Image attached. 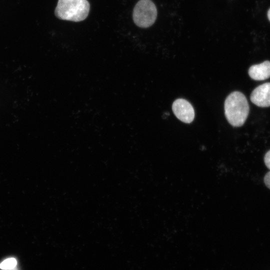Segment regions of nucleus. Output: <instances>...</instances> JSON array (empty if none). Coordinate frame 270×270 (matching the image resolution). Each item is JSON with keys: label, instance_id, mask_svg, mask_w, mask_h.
<instances>
[{"label": "nucleus", "instance_id": "obj_1", "mask_svg": "<svg viewBox=\"0 0 270 270\" xmlns=\"http://www.w3.org/2000/svg\"><path fill=\"white\" fill-rule=\"evenodd\" d=\"M249 110L247 99L241 92H234L225 100V116L228 122L233 126H242L248 118Z\"/></svg>", "mask_w": 270, "mask_h": 270}, {"label": "nucleus", "instance_id": "obj_2", "mask_svg": "<svg viewBox=\"0 0 270 270\" xmlns=\"http://www.w3.org/2000/svg\"><path fill=\"white\" fill-rule=\"evenodd\" d=\"M90 9L87 0H58L54 12L60 20L78 22L86 18Z\"/></svg>", "mask_w": 270, "mask_h": 270}, {"label": "nucleus", "instance_id": "obj_3", "mask_svg": "<svg viewBox=\"0 0 270 270\" xmlns=\"http://www.w3.org/2000/svg\"><path fill=\"white\" fill-rule=\"evenodd\" d=\"M157 17V10L150 0H140L136 4L132 14L134 24L146 28L152 25Z\"/></svg>", "mask_w": 270, "mask_h": 270}, {"label": "nucleus", "instance_id": "obj_4", "mask_svg": "<svg viewBox=\"0 0 270 270\" xmlns=\"http://www.w3.org/2000/svg\"><path fill=\"white\" fill-rule=\"evenodd\" d=\"M172 110L176 117L184 123H190L194 119V109L192 104L184 99L175 100L172 105Z\"/></svg>", "mask_w": 270, "mask_h": 270}, {"label": "nucleus", "instance_id": "obj_5", "mask_svg": "<svg viewBox=\"0 0 270 270\" xmlns=\"http://www.w3.org/2000/svg\"><path fill=\"white\" fill-rule=\"evenodd\" d=\"M251 102L256 106H270V82H266L256 88L250 96Z\"/></svg>", "mask_w": 270, "mask_h": 270}, {"label": "nucleus", "instance_id": "obj_6", "mask_svg": "<svg viewBox=\"0 0 270 270\" xmlns=\"http://www.w3.org/2000/svg\"><path fill=\"white\" fill-rule=\"evenodd\" d=\"M250 76L256 80H263L270 77V62L252 66L248 71Z\"/></svg>", "mask_w": 270, "mask_h": 270}, {"label": "nucleus", "instance_id": "obj_7", "mask_svg": "<svg viewBox=\"0 0 270 270\" xmlns=\"http://www.w3.org/2000/svg\"><path fill=\"white\" fill-rule=\"evenodd\" d=\"M16 265V260L14 258H10L0 264V268L3 270H12L14 268Z\"/></svg>", "mask_w": 270, "mask_h": 270}, {"label": "nucleus", "instance_id": "obj_8", "mask_svg": "<svg viewBox=\"0 0 270 270\" xmlns=\"http://www.w3.org/2000/svg\"><path fill=\"white\" fill-rule=\"evenodd\" d=\"M264 161L266 167L270 170V150L266 154Z\"/></svg>", "mask_w": 270, "mask_h": 270}, {"label": "nucleus", "instance_id": "obj_9", "mask_svg": "<svg viewBox=\"0 0 270 270\" xmlns=\"http://www.w3.org/2000/svg\"><path fill=\"white\" fill-rule=\"evenodd\" d=\"M264 182L266 186L270 189V171L266 174L264 177Z\"/></svg>", "mask_w": 270, "mask_h": 270}, {"label": "nucleus", "instance_id": "obj_10", "mask_svg": "<svg viewBox=\"0 0 270 270\" xmlns=\"http://www.w3.org/2000/svg\"><path fill=\"white\" fill-rule=\"evenodd\" d=\"M268 20L270 21V8L269 9L268 12Z\"/></svg>", "mask_w": 270, "mask_h": 270}, {"label": "nucleus", "instance_id": "obj_11", "mask_svg": "<svg viewBox=\"0 0 270 270\" xmlns=\"http://www.w3.org/2000/svg\"><path fill=\"white\" fill-rule=\"evenodd\" d=\"M12 270H16V268H14V269H12Z\"/></svg>", "mask_w": 270, "mask_h": 270}]
</instances>
